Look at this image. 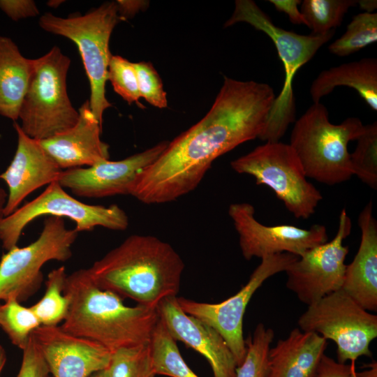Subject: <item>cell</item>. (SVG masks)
I'll return each instance as SVG.
<instances>
[{
	"mask_svg": "<svg viewBox=\"0 0 377 377\" xmlns=\"http://www.w3.org/2000/svg\"><path fill=\"white\" fill-rule=\"evenodd\" d=\"M228 214L238 234L242 256L248 260L281 253L300 256L328 239L326 227L320 224L309 229L286 224H262L255 218L254 207L248 202L231 204Z\"/></svg>",
	"mask_w": 377,
	"mask_h": 377,
	"instance_id": "14",
	"label": "cell"
},
{
	"mask_svg": "<svg viewBox=\"0 0 377 377\" xmlns=\"http://www.w3.org/2000/svg\"><path fill=\"white\" fill-rule=\"evenodd\" d=\"M34 59L24 57L8 37L0 36V115L16 121L27 91Z\"/></svg>",
	"mask_w": 377,
	"mask_h": 377,
	"instance_id": "23",
	"label": "cell"
},
{
	"mask_svg": "<svg viewBox=\"0 0 377 377\" xmlns=\"http://www.w3.org/2000/svg\"><path fill=\"white\" fill-rule=\"evenodd\" d=\"M276 10L286 13L289 18L290 22L294 24L307 25L306 22L298 8L301 4L300 0H269Z\"/></svg>",
	"mask_w": 377,
	"mask_h": 377,
	"instance_id": "37",
	"label": "cell"
},
{
	"mask_svg": "<svg viewBox=\"0 0 377 377\" xmlns=\"http://www.w3.org/2000/svg\"><path fill=\"white\" fill-rule=\"evenodd\" d=\"M376 365H377L376 362H374L371 364L370 369L366 370L363 372H360V373L356 372L355 374L356 377H376L377 376Z\"/></svg>",
	"mask_w": 377,
	"mask_h": 377,
	"instance_id": "39",
	"label": "cell"
},
{
	"mask_svg": "<svg viewBox=\"0 0 377 377\" xmlns=\"http://www.w3.org/2000/svg\"><path fill=\"white\" fill-rule=\"evenodd\" d=\"M177 297H166L157 306L160 318L171 337L205 357L214 377H235L237 365L223 338L209 325L185 313Z\"/></svg>",
	"mask_w": 377,
	"mask_h": 377,
	"instance_id": "17",
	"label": "cell"
},
{
	"mask_svg": "<svg viewBox=\"0 0 377 377\" xmlns=\"http://www.w3.org/2000/svg\"><path fill=\"white\" fill-rule=\"evenodd\" d=\"M7 196L8 194L6 191L0 185V223L3 218V209L6 203Z\"/></svg>",
	"mask_w": 377,
	"mask_h": 377,
	"instance_id": "40",
	"label": "cell"
},
{
	"mask_svg": "<svg viewBox=\"0 0 377 377\" xmlns=\"http://www.w3.org/2000/svg\"><path fill=\"white\" fill-rule=\"evenodd\" d=\"M300 329L314 332L337 346L340 363L354 364L371 357V342L377 337V316L363 309L342 289L308 306L298 320Z\"/></svg>",
	"mask_w": 377,
	"mask_h": 377,
	"instance_id": "10",
	"label": "cell"
},
{
	"mask_svg": "<svg viewBox=\"0 0 377 377\" xmlns=\"http://www.w3.org/2000/svg\"><path fill=\"white\" fill-rule=\"evenodd\" d=\"M184 263L168 243L151 235H133L88 268L101 288L137 304L157 308L177 295Z\"/></svg>",
	"mask_w": 377,
	"mask_h": 377,
	"instance_id": "2",
	"label": "cell"
},
{
	"mask_svg": "<svg viewBox=\"0 0 377 377\" xmlns=\"http://www.w3.org/2000/svg\"><path fill=\"white\" fill-rule=\"evenodd\" d=\"M50 374L54 377H89L109 367L112 352L93 340L40 325L32 334Z\"/></svg>",
	"mask_w": 377,
	"mask_h": 377,
	"instance_id": "16",
	"label": "cell"
},
{
	"mask_svg": "<svg viewBox=\"0 0 377 377\" xmlns=\"http://www.w3.org/2000/svg\"><path fill=\"white\" fill-rule=\"evenodd\" d=\"M78 112L79 118L73 126L39 140L45 151L63 170L89 167L110 158L109 145L100 137L102 126L92 113L89 100Z\"/></svg>",
	"mask_w": 377,
	"mask_h": 377,
	"instance_id": "19",
	"label": "cell"
},
{
	"mask_svg": "<svg viewBox=\"0 0 377 377\" xmlns=\"http://www.w3.org/2000/svg\"><path fill=\"white\" fill-rule=\"evenodd\" d=\"M78 235L66 228L63 218L45 219L39 237L24 247L15 246L0 260V301H27L40 288L42 267L50 260L65 262L72 256V246Z\"/></svg>",
	"mask_w": 377,
	"mask_h": 377,
	"instance_id": "9",
	"label": "cell"
},
{
	"mask_svg": "<svg viewBox=\"0 0 377 377\" xmlns=\"http://www.w3.org/2000/svg\"><path fill=\"white\" fill-rule=\"evenodd\" d=\"M377 41V13H361L355 15L345 33L329 47V51L346 57Z\"/></svg>",
	"mask_w": 377,
	"mask_h": 377,
	"instance_id": "28",
	"label": "cell"
},
{
	"mask_svg": "<svg viewBox=\"0 0 377 377\" xmlns=\"http://www.w3.org/2000/svg\"><path fill=\"white\" fill-rule=\"evenodd\" d=\"M89 377H110L108 369L97 371L91 375Z\"/></svg>",
	"mask_w": 377,
	"mask_h": 377,
	"instance_id": "42",
	"label": "cell"
},
{
	"mask_svg": "<svg viewBox=\"0 0 377 377\" xmlns=\"http://www.w3.org/2000/svg\"><path fill=\"white\" fill-rule=\"evenodd\" d=\"M361 230L358 251L347 265L341 288L367 311L377 310V221L369 201L358 216Z\"/></svg>",
	"mask_w": 377,
	"mask_h": 377,
	"instance_id": "20",
	"label": "cell"
},
{
	"mask_svg": "<svg viewBox=\"0 0 377 377\" xmlns=\"http://www.w3.org/2000/svg\"><path fill=\"white\" fill-rule=\"evenodd\" d=\"M339 86L353 88L374 111L377 110V59L362 58L321 71L313 81L310 95L313 103Z\"/></svg>",
	"mask_w": 377,
	"mask_h": 377,
	"instance_id": "22",
	"label": "cell"
},
{
	"mask_svg": "<svg viewBox=\"0 0 377 377\" xmlns=\"http://www.w3.org/2000/svg\"><path fill=\"white\" fill-rule=\"evenodd\" d=\"M6 350L3 347L0 345V375L6 364Z\"/></svg>",
	"mask_w": 377,
	"mask_h": 377,
	"instance_id": "41",
	"label": "cell"
},
{
	"mask_svg": "<svg viewBox=\"0 0 377 377\" xmlns=\"http://www.w3.org/2000/svg\"><path fill=\"white\" fill-rule=\"evenodd\" d=\"M64 294L69 307L61 327L112 353L149 343L160 319L157 308L126 306L119 295L99 288L88 269L67 275Z\"/></svg>",
	"mask_w": 377,
	"mask_h": 377,
	"instance_id": "3",
	"label": "cell"
},
{
	"mask_svg": "<svg viewBox=\"0 0 377 377\" xmlns=\"http://www.w3.org/2000/svg\"><path fill=\"white\" fill-rule=\"evenodd\" d=\"M276 96L272 87L224 76L208 112L168 145L133 183L130 194L147 204L193 191L219 156L263 133Z\"/></svg>",
	"mask_w": 377,
	"mask_h": 377,
	"instance_id": "1",
	"label": "cell"
},
{
	"mask_svg": "<svg viewBox=\"0 0 377 377\" xmlns=\"http://www.w3.org/2000/svg\"><path fill=\"white\" fill-rule=\"evenodd\" d=\"M354 151L350 154L353 175L376 190L377 188V122L364 125L357 139Z\"/></svg>",
	"mask_w": 377,
	"mask_h": 377,
	"instance_id": "29",
	"label": "cell"
},
{
	"mask_svg": "<svg viewBox=\"0 0 377 377\" xmlns=\"http://www.w3.org/2000/svg\"><path fill=\"white\" fill-rule=\"evenodd\" d=\"M122 20L117 1L104 3L82 15L64 18L45 13L39 19L43 29L66 37L77 45L90 84L91 110L101 126L105 110L111 107L105 96L112 56L109 41L114 27Z\"/></svg>",
	"mask_w": 377,
	"mask_h": 377,
	"instance_id": "6",
	"label": "cell"
},
{
	"mask_svg": "<svg viewBox=\"0 0 377 377\" xmlns=\"http://www.w3.org/2000/svg\"><path fill=\"white\" fill-rule=\"evenodd\" d=\"M71 59L54 46L34 59V67L19 118L23 132L43 140L64 132L78 120L79 112L67 94L66 77Z\"/></svg>",
	"mask_w": 377,
	"mask_h": 377,
	"instance_id": "7",
	"label": "cell"
},
{
	"mask_svg": "<svg viewBox=\"0 0 377 377\" xmlns=\"http://www.w3.org/2000/svg\"><path fill=\"white\" fill-rule=\"evenodd\" d=\"M239 22L248 23L267 35L274 44L284 67L285 80L282 89L275 98L265 128L259 138L266 142H277L295 119L293 90L295 75L334 36L336 29L321 35H301L285 30L274 24L269 15L252 0L235 1L234 11L224 27Z\"/></svg>",
	"mask_w": 377,
	"mask_h": 377,
	"instance_id": "5",
	"label": "cell"
},
{
	"mask_svg": "<svg viewBox=\"0 0 377 377\" xmlns=\"http://www.w3.org/2000/svg\"><path fill=\"white\" fill-rule=\"evenodd\" d=\"M356 5L355 0H304L300 11L311 34L321 35L339 27L349 8Z\"/></svg>",
	"mask_w": 377,
	"mask_h": 377,
	"instance_id": "26",
	"label": "cell"
},
{
	"mask_svg": "<svg viewBox=\"0 0 377 377\" xmlns=\"http://www.w3.org/2000/svg\"><path fill=\"white\" fill-rule=\"evenodd\" d=\"M40 323L31 307L23 306L15 299L0 304V327L11 343L23 350Z\"/></svg>",
	"mask_w": 377,
	"mask_h": 377,
	"instance_id": "27",
	"label": "cell"
},
{
	"mask_svg": "<svg viewBox=\"0 0 377 377\" xmlns=\"http://www.w3.org/2000/svg\"><path fill=\"white\" fill-rule=\"evenodd\" d=\"M356 1L360 9L365 13H374V10L377 8L376 0H357Z\"/></svg>",
	"mask_w": 377,
	"mask_h": 377,
	"instance_id": "38",
	"label": "cell"
},
{
	"mask_svg": "<svg viewBox=\"0 0 377 377\" xmlns=\"http://www.w3.org/2000/svg\"><path fill=\"white\" fill-rule=\"evenodd\" d=\"M108 80L114 91L128 104L139 103L141 97L133 63L121 56L112 55L108 65Z\"/></svg>",
	"mask_w": 377,
	"mask_h": 377,
	"instance_id": "32",
	"label": "cell"
},
{
	"mask_svg": "<svg viewBox=\"0 0 377 377\" xmlns=\"http://www.w3.org/2000/svg\"><path fill=\"white\" fill-rule=\"evenodd\" d=\"M138 79L140 97L158 108L168 106L167 94L163 89L161 79L149 62L133 63Z\"/></svg>",
	"mask_w": 377,
	"mask_h": 377,
	"instance_id": "33",
	"label": "cell"
},
{
	"mask_svg": "<svg viewBox=\"0 0 377 377\" xmlns=\"http://www.w3.org/2000/svg\"><path fill=\"white\" fill-rule=\"evenodd\" d=\"M351 229V220L343 209L334 238L306 251L286 270V287L300 302L309 306L341 288L349 251L343 242Z\"/></svg>",
	"mask_w": 377,
	"mask_h": 377,
	"instance_id": "13",
	"label": "cell"
},
{
	"mask_svg": "<svg viewBox=\"0 0 377 377\" xmlns=\"http://www.w3.org/2000/svg\"><path fill=\"white\" fill-rule=\"evenodd\" d=\"M0 9L14 21L39 14L35 2L31 0H0Z\"/></svg>",
	"mask_w": 377,
	"mask_h": 377,
	"instance_id": "35",
	"label": "cell"
},
{
	"mask_svg": "<svg viewBox=\"0 0 377 377\" xmlns=\"http://www.w3.org/2000/svg\"><path fill=\"white\" fill-rule=\"evenodd\" d=\"M327 340L314 332L294 328L268 355L266 377H315Z\"/></svg>",
	"mask_w": 377,
	"mask_h": 377,
	"instance_id": "21",
	"label": "cell"
},
{
	"mask_svg": "<svg viewBox=\"0 0 377 377\" xmlns=\"http://www.w3.org/2000/svg\"><path fill=\"white\" fill-rule=\"evenodd\" d=\"M230 166L239 174L253 177L256 184L271 188L297 219L311 216L323 199L320 191L307 180L289 144L266 142L232 161Z\"/></svg>",
	"mask_w": 377,
	"mask_h": 377,
	"instance_id": "8",
	"label": "cell"
},
{
	"mask_svg": "<svg viewBox=\"0 0 377 377\" xmlns=\"http://www.w3.org/2000/svg\"><path fill=\"white\" fill-rule=\"evenodd\" d=\"M274 337L272 329L258 324L253 336L245 339L246 353L242 363L236 368L235 377L267 376L269 350Z\"/></svg>",
	"mask_w": 377,
	"mask_h": 377,
	"instance_id": "30",
	"label": "cell"
},
{
	"mask_svg": "<svg viewBox=\"0 0 377 377\" xmlns=\"http://www.w3.org/2000/svg\"><path fill=\"white\" fill-rule=\"evenodd\" d=\"M168 142H161L120 161L108 159L87 168L62 170L57 182L80 197L129 195L138 176L159 157Z\"/></svg>",
	"mask_w": 377,
	"mask_h": 377,
	"instance_id": "15",
	"label": "cell"
},
{
	"mask_svg": "<svg viewBox=\"0 0 377 377\" xmlns=\"http://www.w3.org/2000/svg\"><path fill=\"white\" fill-rule=\"evenodd\" d=\"M364 128L357 117L331 123L326 107L316 103L295 121L289 145L306 177L332 186L353 176L348 145L357 140Z\"/></svg>",
	"mask_w": 377,
	"mask_h": 377,
	"instance_id": "4",
	"label": "cell"
},
{
	"mask_svg": "<svg viewBox=\"0 0 377 377\" xmlns=\"http://www.w3.org/2000/svg\"><path fill=\"white\" fill-rule=\"evenodd\" d=\"M298 258L292 253H281L261 258V263L252 272L246 285L221 302L212 304L177 297V302L185 313L198 318L220 334L239 366L246 353L243 318L251 298L265 280L286 272Z\"/></svg>",
	"mask_w": 377,
	"mask_h": 377,
	"instance_id": "12",
	"label": "cell"
},
{
	"mask_svg": "<svg viewBox=\"0 0 377 377\" xmlns=\"http://www.w3.org/2000/svg\"><path fill=\"white\" fill-rule=\"evenodd\" d=\"M67 274L64 266L52 270L45 281L43 296L31 309L43 326H57L66 318L69 307L64 294Z\"/></svg>",
	"mask_w": 377,
	"mask_h": 377,
	"instance_id": "25",
	"label": "cell"
},
{
	"mask_svg": "<svg viewBox=\"0 0 377 377\" xmlns=\"http://www.w3.org/2000/svg\"><path fill=\"white\" fill-rule=\"evenodd\" d=\"M149 346L156 376L199 377L184 361L176 341L161 318L153 332Z\"/></svg>",
	"mask_w": 377,
	"mask_h": 377,
	"instance_id": "24",
	"label": "cell"
},
{
	"mask_svg": "<svg viewBox=\"0 0 377 377\" xmlns=\"http://www.w3.org/2000/svg\"><path fill=\"white\" fill-rule=\"evenodd\" d=\"M22 351V363L17 377H47L49 369L32 334Z\"/></svg>",
	"mask_w": 377,
	"mask_h": 377,
	"instance_id": "34",
	"label": "cell"
},
{
	"mask_svg": "<svg viewBox=\"0 0 377 377\" xmlns=\"http://www.w3.org/2000/svg\"><path fill=\"white\" fill-rule=\"evenodd\" d=\"M42 216L68 218L75 223V229L78 232L91 231L97 226L114 230H124L128 226V216L118 205L84 203L54 182L38 197L2 219L0 242L3 248L8 251L17 246L24 228Z\"/></svg>",
	"mask_w": 377,
	"mask_h": 377,
	"instance_id": "11",
	"label": "cell"
},
{
	"mask_svg": "<svg viewBox=\"0 0 377 377\" xmlns=\"http://www.w3.org/2000/svg\"><path fill=\"white\" fill-rule=\"evenodd\" d=\"M17 135L16 151L10 165L0 173L8 188L3 217L14 212L22 202L41 186L57 182L63 170L41 146L39 140L26 135L13 121Z\"/></svg>",
	"mask_w": 377,
	"mask_h": 377,
	"instance_id": "18",
	"label": "cell"
},
{
	"mask_svg": "<svg viewBox=\"0 0 377 377\" xmlns=\"http://www.w3.org/2000/svg\"><path fill=\"white\" fill-rule=\"evenodd\" d=\"M108 369L110 377H154L149 343L114 351Z\"/></svg>",
	"mask_w": 377,
	"mask_h": 377,
	"instance_id": "31",
	"label": "cell"
},
{
	"mask_svg": "<svg viewBox=\"0 0 377 377\" xmlns=\"http://www.w3.org/2000/svg\"><path fill=\"white\" fill-rule=\"evenodd\" d=\"M355 374L354 364L340 363L324 354L315 377H356Z\"/></svg>",
	"mask_w": 377,
	"mask_h": 377,
	"instance_id": "36",
	"label": "cell"
}]
</instances>
